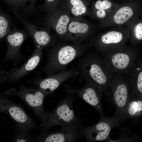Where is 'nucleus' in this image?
<instances>
[{"label":"nucleus","instance_id":"1","mask_svg":"<svg viewBox=\"0 0 142 142\" xmlns=\"http://www.w3.org/2000/svg\"><path fill=\"white\" fill-rule=\"evenodd\" d=\"M66 42H57L49 50L47 62L38 75L44 73L47 77L65 71L70 62L82 56L85 47L82 43Z\"/></svg>","mask_w":142,"mask_h":142},{"label":"nucleus","instance_id":"2","mask_svg":"<svg viewBox=\"0 0 142 142\" xmlns=\"http://www.w3.org/2000/svg\"><path fill=\"white\" fill-rule=\"evenodd\" d=\"M66 93V97L59 102L55 109L52 112H47L45 118L38 126L41 133L47 132L56 125L82 124L73 110V95Z\"/></svg>","mask_w":142,"mask_h":142},{"label":"nucleus","instance_id":"3","mask_svg":"<svg viewBox=\"0 0 142 142\" xmlns=\"http://www.w3.org/2000/svg\"><path fill=\"white\" fill-rule=\"evenodd\" d=\"M72 17L63 7L57 8L47 13L43 18L41 25L55 33L60 40L68 42L67 28Z\"/></svg>","mask_w":142,"mask_h":142},{"label":"nucleus","instance_id":"4","mask_svg":"<svg viewBox=\"0 0 142 142\" xmlns=\"http://www.w3.org/2000/svg\"><path fill=\"white\" fill-rule=\"evenodd\" d=\"M5 93L20 98L33 110L41 121L45 118L47 112L44 110L43 103L45 96L39 89L28 88L21 85L18 91L14 88H11L7 90Z\"/></svg>","mask_w":142,"mask_h":142},{"label":"nucleus","instance_id":"5","mask_svg":"<svg viewBox=\"0 0 142 142\" xmlns=\"http://www.w3.org/2000/svg\"><path fill=\"white\" fill-rule=\"evenodd\" d=\"M16 17L19 20L28 32L34 42L35 48H43L53 46L57 42L56 36L52 34L50 29L44 26L38 27L28 21L19 14L18 9H13Z\"/></svg>","mask_w":142,"mask_h":142},{"label":"nucleus","instance_id":"6","mask_svg":"<svg viewBox=\"0 0 142 142\" xmlns=\"http://www.w3.org/2000/svg\"><path fill=\"white\" fill-rule=\"evenodd\" d=\"M0 112L7 114L16 124L31 130L38 126L24 111L22 106L13 103L0 93Z\"/></svg>","mask_w":142,"mask_h":142},{"label":"nucleus","instance_id":"7","mask_svg":"<svg viewBox=\"0 0 142 142\" xmlns=\"http://www.w3.org/2000/svg\"><path fill=\"white\" fill-rule=\"evenodd\" d=\"M29 37L30 35L26 32L25 28L19 30L13 26L5 38L7 47L3 61L11 60L14 65H16L24 60L20 53V49L24 40Z\"/></svg>","mask_w":142,"mask_h":142},{"label":"nucleus","instance_id":"8","mask_svg":"<svg viewBox=\"0 0 142 142\" xmlns=\"http://www.w3.org/2000/svg\"><path fill=\"white\" fill-rule=\"evenodd\" d=\"M78 72L74 66L67 70L42 78L38 77L32 81L35 88L42 91L45 96L52 93L64 81L71 78L76 79Z\"/></svg>","mask_w":142,"mask_h":142},{"label":"nucleus","instance_id":"9","mask_svg":"<svg viewBox=\"0 0 142 142\" xmlns=\"http://www.w3.org/2000/svg\"><path fill=\"white\" fill-rule=\"evenodd\" d=\"M82 124H72L62 126L59 130L51 133H41L33 139L34 141L43 142H75L81 137Z\"/></svg>","mask_w":142,"mask_h":142},{"label":"nucleus","instance_id":"10","mask_svg":"<svg viewBox=\"0 0 142 142\" xmlns=\"http://www.w3.org/2000/svg\"><path fill=\"white\" fill-rule=\"evenodd\" d=\"M42 48H35V50L27 62L19 68H14L9 71L0 72L3 82H16L19 79L34 69L38 65L42 56Z\"/></svg>","mask_w":142,"mask_h":142},{"label":"nucleus","instance_id":"11","mask_svg":"<svg viewBox=\"0 0 142 142\" xmlns=\"http://www.w3.org/2000/svg\"><path fill=\"white\" fill-rule=\"evenodd\" d=\"M98 88L96 84L89 79H88L85 85L80 89H75L67 84L64 85L65 92L72 95L76 94L80 98L101 113L100 95Z\"/></svg>","mask_w":142,"mask_h":142},{"label":"nucleus","instance_id":"12","mask_svg":"<svg viewBox=\"0 0 142 142\" xmlns=\"http://www.w3.org/2000/svg\"><path fill=\"white\" fill-rule=\"evenodd\" d=\"M110 122L103 120L91 126H82L80 129V135L81 137L85 136L88 141L104 140L108 137L111 130L112 124Z\"/></svg>","mask_w":142,"mask_h":142},{"label":"nucleus","instance_id":"13","mask_svg":"<svg viewBox=\"0 0 142 142\" xmlns=\"http://www.w3.org/2000/svg\"><path fill=\"white\" fill-rule=\"evenodd\" d=\"M82 20L81 17L72 18L67 28L68 42L82 43L84 36L88 32L89 26Z\"/></svg>","mask_w":142,"mask_h":142},{"label":"nucleus","instance_id":"14","mask_svg":"<svg viewBox=\"0 0 142 142\" xmlns=\"http://www.w3.org/2000/svg\"><path fill=\"white\" fill-rule=\"evenodd\" d=\"M113 100L118 111H124L129 100L128 90L125 84L121 83L117 85L113 93Z\"/></svg>","mask_w":142,"mask_h":142},{"label":"nucleus","instance_id":"15","mask_svg":"<svg viewBox=\"0 0 142 142\" xmlns=\"http://www.w3.org/2000/svg\"><path fill=\"white\" fill-rule=\"evenodd\" d=\"M11 17L0 8V42H2L11 29L12 26Z\"/></svg>","mask_w":142,"mask_h":142},{"label":"nucleus","instance_id":"16","mask_svg":"<svg viewBox=\"0 0 142 142\" xmlns=\"http://www.w3.org/2000/svg\"><path fill=\"white\" fill-rule=\"evenodd\" d=\"M68 6L63 7L73 17H81L86 13L87 9L82 0H69Z\"/></svg>","mask_w":142,"mask_h":142},{"label":"nucleus","instance_id":"17","mask_svg":"<svg viewBox=\"0 0 142 142\" xmlns=\"http://www.w3.org/2000/svg\"><path fill=\"white\" fill-rule=\"evenodd\" d=\"M142 111V100L135 99L129 101L124 111L129 116L135 118L140 116Z\"/></svg>","mask_w":142,"mask_h":142},{"label":"nucleus","instance_id":"18","mask_svg":"<svg viewBox=\"0 0 142 142\" xmlns=\"http://www.w3.org/2000/svg\"><path fill=\"white\" fill-rule=\"evenodd\" d=\"M133 13L129 7L125 6L120 9L115 13L114 19L118 24H122L127 21L132 16Z\"/></svg>","mask_w":142,"mask_h":142},{"label":"nucleus","instance_id":"19","mask_svg":"<svg viewBox=\"0 0 142 142\" xmlns=\"http://www.w3.org/2000/svg\"><path fill=\"white\" fill-rule=\"evenodd\" d=\"M111 61L115 68L123 69H125L128 66L130 62V58L126 54L118 53L113 56Z\"/></svg>","mask_w":142,"mask_h":142},{"label":"nucleus","instance_id":"20","mask_svg":"<svg viewBox=\"0 0 142 142\" xmlns=\"http://www.w3.org/2000/svg\"><path fill=\"white\" fill-rule=\"evenodd\" d=\"M16 133L13 139V141L34 142L29 134L31 130L16 125Z\"/></svg>","mask_w":142,"mask_h":142},{"label":"nucleus","instance_id":"21","mask_svg":"<svg viewBox=\"0 0 142 142\" xmlns=\"http://www.w3.org/2000/svg\"><path fill=\"white\" fill-rule=\"evenodd\" d=\"M122 34L115 31L109 32L104 35L102 37V40L104 43L109 44L111 43H117L120 42L122 40Z\"/></svg>","mask_w":142,"mask_h":142},{"label":"nucleus","instance_id":"22","mask_svg":"<svg viewBox=\"0 0 142 142\" xmlns=\"http://www.w3.org/2000/svg\"><path fill=\"white\" fill-rule=\"evenodd\" d=\"M13 9H18L22 11L26 7L27 3L31 0H3Z\"/></svg>","mask_w":142,"mask_h":142},{"label":"nucleus","instance_id":"23","mask_svg":"<svg viewBox=\"0 0 142 142\" xmlns=\"http://www.w3.org/2000/svg\"><path fill=\"white\" fill-rule=\"evenodd\" d=\"M57 0H46L45 3L42 9L46 12L52 11L57 7H56L55 2Z\"/></svg>","mask_w":142,"mask_h":142},{"label":"nucleus","instance_id":"24","mask_svg":"<svg viewBox=\"0 0 142 142\" xmlns=\"http://www.w3.org/2000/svg\"><path fill=\"white\" fill-rule=\"evenodd\" d=\"M135 35L138 40L142 39V23H140L135 26L134 29Z\"/></svg>","mask_w":142,"mask_h":142},{"label":"nucleus","instance_id":"25","mask_svg":"<svg viewBox=\"0 0 142 142\" xmlns=\"http://www.w3.org/2000/svg\"><path fill=\"white\" fill-rule=\"evenodd\" d=\"M136 86L138 90L141 95L142 93V72H141L138 74Z\"/></svg>","mask_w":142,"mask_h":142},{"label":"nucleus","instance_id":"26","mask_svg":"<svg viewBox=\"0 0 142 142\" xmlns=\"http://www.w3.org/2000/svg\"><path fill=\"white\" fill-rule=\"evenodd\" d=\"M111 3L107 0H104L100 2V9L105 10L110 8L111 6Z\"/></svg>","mask_w":142,"mask_h":142},{"label":"nucleus","instance_id":"27","mask_svg":"<svg viewBox=\"0 0 142 142\" xmlns=\"http://www.w3.org/2000/svg\"><path fill=\"white\" fill-rule=\"evenodd\" d=\"M96 14L98 17L102 18L105 17L106 13L104 10L99 9L97 12Z\"/></svg>","mask_w":142,"mask_h":142},{"label":"nucleus","instance_id":"28","mask_svg":"<svg viewBox=\"0 0 142 142\" xmlns=\"http://www.w3.org/2000/svg\"><path fill=\"white\" fill-rule=\"evenodd\" d=\"M2 82H3L2 79L0 77V83Z\"/></svg>","mask_w":142,"mask_h":142}]
</instances>
